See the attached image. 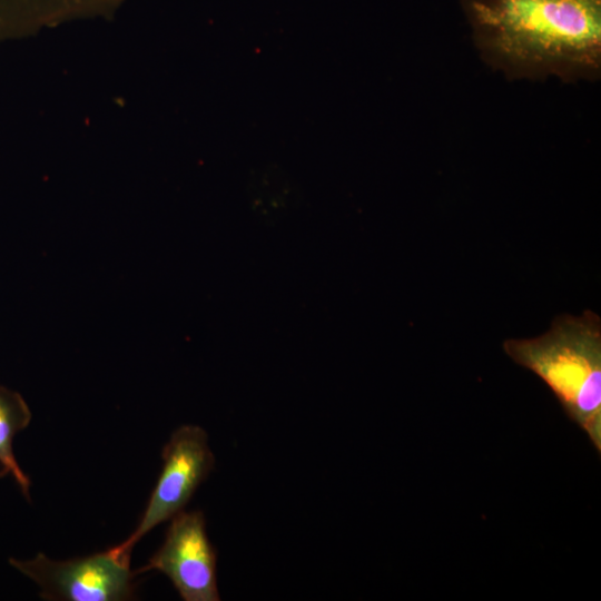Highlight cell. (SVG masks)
Instances as JSON below:
<instances>
[{
    "mask_svg": "<svg viewBox=\"0 0 601 601\" xmlns=\"http://www.w3.org/2000/svg\"><path fill=\"white\" fill-rule=\"evenodd\" d=\"M162 469L135 531L111 550L130 558L135 544L155 526L170 520L190 501L214 469L208 435L197 425L177 428L162 449Z\"/></svg>",
    "mask_w": 601,
    "mask_h": 601,
    "instance_id": "277c9868",
    "label": "cell"
},
{
    "mask_svg": "<svg viewBox=\"0 0 601 601\" xmlns=\"http://www.w3.org/2000/svg\"><path fill=\"white\" fill-rule=\"evenodd\" d=\"M504 353L534 373L553 393L566 417L601 453V318L591 309L556 316L533 338H509Z\"/></svg>",
    "mask_w": 601,
    "mask_h": 601,
    "instance_id": "7a4b0ae2",
    "label": "cell"
},
{
    "mask_svg": "<svg viewBox=\"0 0 601 601\" xmlns=\"http://www.w3.org/2000/svg\"><path fill=\"white\" fill-rule=\"evenodd\" d=\"M170 520L162 545L136 574L164 573L185 601L220 600L217 553L207 536L204 513L181 511Z\"/></svg>",
    "mask_w": 601,
    "mask_h": 601,
    "instance_id": "5b68a950",
    "label": "cell"
},
{
    "mask_svg": "<svg viewBox=\"0 0 601 601\" xmlns=\"http://www.w3.org/2000/svg\"><path fill=\"white\" fill-rule=\"evenodd\" d=\"M28 10V0H0V28L21 20Z\"/></svg>",
    "mask_w": 601,
    "mask_h": 601,
    "instance_id": "52a82bcc",
    "label": "cell"
},
{
    "mask_svg": "<svg viewBox=\"0 0 601 601\" xmlns=\"http://www.w3.org/2000/svg\"><path fill=\"white\" fill-rule=\"evenodd\" d=\"M482 60L508 79L595 80L601 0H461Z\"/></svg>",
    "mask_w": 601,
    "mask_h": 601,
    "instance_id": "6da1fadb",
    "label": "cell"
},
{
    "mask_svg": "<svg viewBox=\"0 0 601 601\" xmlns=\"http://www.w3.org/2000/svg\"><path fill=\"white\" fill-rule=\"evenodd\" d=\"M30 421L31 412L23 397L0 386V476L11 475L27 499L30 497V480L16 460L13 439Z\"/></svg>",
    "mask_w": 601,
    "mask_h": 601,
    "instance_id": "8992f818",
    "label": "cell"
},
{
    "mask_svg": "<svg viewBox=\"0 0 601 601\" xmlns=\"http://www.w3.org/2000/svg\"><path fill=\"white\" fill-rule=\"evenodd\" d=\"M9 563L36 582L46 600L124 601L135 594L137 574L130 570V558L111 549L65 561L38 553L31 560L10 559Z\"/></svg>",
    "mask_w": 601,
    "mask_h": 601,
    "instance_id": "3957f363",
    "label": "cell"
}]
</instances>
